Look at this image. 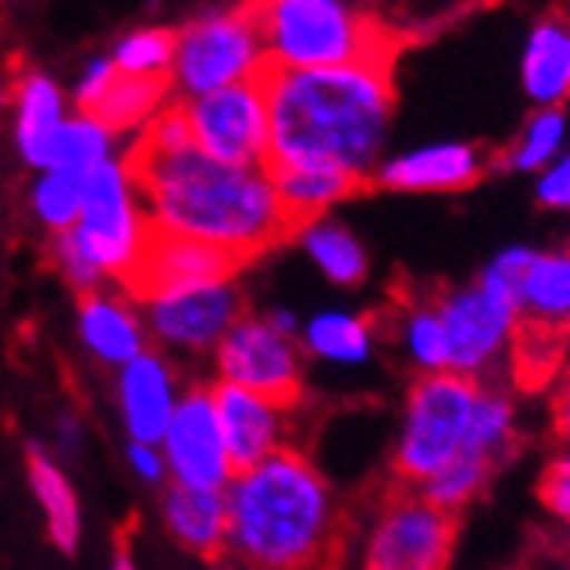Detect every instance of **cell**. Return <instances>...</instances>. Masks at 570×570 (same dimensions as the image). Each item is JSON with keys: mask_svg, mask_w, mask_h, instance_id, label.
I'll use <instances>...</instances> for the list:
<instances>
[{"mask_svg": "<svg viewBox=\"0 0 570 570\" xmlns=\"http://www.w3.org/2000/svg\"><path fill=\"white\" fill-rule=\"evenodd\" d=\"M533 198L547 213H570V147L533 175Z\"/></svg>", "mask_w": 570, "mask_h": 570, "instance_id": "obj_37", "label": "cell"}, {"mask_svg": "<svg viewBox=\"0 0 570 570\" xmlns=\"http://www.w3.org/2000/svg\"><path fill=\"white\" fill-rule=\"evenodd\" d=\"M271 69L390 59L386 31L355 0H249Z\"/></svg>", "mask_w": 570, "mask_h": 570, "instance_id": "obj_5", "label": "cell"}, {"mask_svg": "<svg viewBox=\"0 0 570 570\" xmlns=\"http://www.w3.org/2000/svg\"><path fill=\"white\" fill-rule=\"evenodd\" d=\"M117 76H120V72H117L114 59H107V56L89 59L86 69H82L79 79H76V102H79V110H82V114H92V110H96V102L110 92V86H114Z\"/></svg>", "mask_w": 570, "mask_h": 570, "instance_id": "obj_38", "label": "cell"}, {"mask_svg": "<svg viewBox=\"0 0 570 570\" xmlns=\"http://www.w3.org/2000/svg\"><path fill=\"white\" fill-rule=\"evenodd\" d=\"M236 271H243V264L219 246L150 229L147 246H144L140 261H137V267L124 287L144 301L150 294H165V291L233 281Z\"/></svg>", "mask_w": 570, "mask_h": 570, "instance_id": "obj_15", "label": "cell"}, {"mask_svg": "<svg viewBox=\"0 0 570 570\" xmlns=\"http://www.w3.org/2000/svg\"><path fill=\"white\" fill-rule=\"evenodd\" d=\"M114 140H117V134L110 127H102L96 117H89V114L69 117L62 134H59V144H56V154H51L48 168H66V171L86 175L99 161L114 158Z\"/></svg>", "mask_w": 570, "mask_h": 570, "instance_id": "obj_33", "label": "cell"}, {"mask_svg": "<svg viewBox=\"0 0 570 570\" xmlns=\"http://www.w3.org/2000/svg\"><path fill=\"white\" fill-rule=\"evenodd\" d=\"M191 144L226 165H267L271 114L264 82L249 79L181 102Z\"/></svg>", "mask_w": 570, "mask_h": 570, "instance_id": "obj_11", "label": "cell"}, {"mask_svg": "<svg viewBox=\"0 0 570 570\" xmlns=\"http://www.w3.org/2000/svg\"><path fill=\"white\" fill-rule=\"evenodd\" d=\"M127 168L154 233L219 246L239 264L294 236L267 165H226L195 144L154 147L140 140Z\"/></svg>", "mask_w": 570, "mask_h": 570, "instance_id": "obj_2", "label": "cell"}, {"mask_svg": "<svg viewBox=\"0 0 570 570\" xmlns=\"http://www.w3.org/2000/svg\"><path fill=\"white\" fill-rule=\"evenodd\" d=\"M127 469L144 485H168V464L158 441H127Z\"/></svg>", "mask_w": 570, "mask_h": 570, "instance_id": "obj_39", "label": "cell"}, {"mask_svg": "<svg viewBox=\"0 0 570 570\" xmlns=\"http://www.w3.org/2000/svg\"><path fill=\"white\" fill-rule=\"evenodd\" d=\"M550 424H553V434L560 438V444L570 451V370L557 380V386L550 393Z\"/></svg>", "mask_w": 570, "mask_h": 570, "instance_id": "obj_40", "label": "cell"}, {"mask_svg": "<svg viewBox=\"0 0 570 570\" xmlns=\"http://www.w3.org/2000/svg\"><path fill=\"white\" fill-rule=\"evenodd\" d=\"M438 318L448 342V373L485 383L502 366L512 342L523 328V311L515 301L485 291L482 284H464L434 297Z\"/></svg>", "mask_w": 570, "mask_h": 570, "instance_id": "obj_8", "label": "cell"}, {"mask_svg": "<svg viewBox=\"0 0 570 570\" xmlns=\"http://www.w3.org/2000/svg\"><path fill=\"white\" fill-rule=\"evenodd\" d=\"M533 246H523V243H512V246H502L492 261L482 267V274L475 277V284H482L485 291L499 294V297H509L520 304V287H523V274L533 261Z\"/></svg>", "mask_w": 570, "mask_h": 570, "instance_id": "obj_35", "label": "cell"}, {"mask_svg": "<svg viewBox=\"0 0 570 570\" xmlns=\"http://www.w3.org/2000/svg\"><path fill=\"white\" fill-rule=\"evenodd\" d=\"M267 72V48L249 4L209 11L175 35L171 82L181 99H198L216 89L261 79Z\"/></svg>", "mask_w": 570, "mask_h": 570, "instance_id": "obj_7", "label": "cell"}, {"mask_svg": "<svg viewBox=\"0 0 570 570\" xmlns=\"http://www.w3.org/2000/svg\"><path fill=\"white\" fill-rule=\"evenodd\" d=\"M110 570H144V567L137 563V557L130 550H117L114 560H110Z\"/></svg>", "mask_w": 570, "mask_h": 570, "instance_id": "obj_42", "label": "cell"}, {"mask_svg": "<svg viewBox=\"0 0 570 570\" xmlns=\"http://www.w3.org/2000/svg\"><path fill=\"white\" fill-rule=\"evenodd\" d=\"M158 444L168 464V482L226 492L236 475L216 417L213 386H191L181 393L175 417Z\"/></svg>", "mask_w": 570, "mask_h": 570, "instance_id": "obj_13", "label": "cell"}, {"mask_svg": "<svg viewBox=\"0 0 570 570\" xmlns=\"http://www.w3.org/2000/svg\"><path fill=\"white\" fill-rule=\"evenodd\" d=\"M28 485L45 512L48 540L59 550L72 553L82 540V509L72 479L66 475L62 461L45 451L41 444L28 448Z\"/></svg>", "mask_w": 570, "mask_h": 570, "instance_id": "obj_22", "label": "cell"}, {"mask_svg": "<svg viewBox=\"0 0 570 570\" xmlns=\"http://www.w3.org/2000/svg\"><path fill=\"white\" fill-rule=\"evenodd\" d=\"M281 335H291V338H301V315H297V311L294 307H287V304H277V307H271L267 311V315H264Z\"/></svg>", "mask_w": 570, "mask_h": 570, "instance_id": "obj_41", "label": "cell"}, {"mask_svg": "<svg viewBox=\"0 0 570 570\" xmlns=\"http://www.w3.org/2000/svg\"><path fill=\"white\" fill-rule=\"evenodd\" d=\"M216 383L264 393L284 406H294L304 390L301 342L281 335L264 315H243L219 348L213 352Z\"/></svg>", "mask_w": 570, "mask_h": 570, "instance_id": "obj_10", "label": "cell"}, {"mask_svg": "<svg viewBox=\"0 0 570 570\" xmlns=\"http://www.w3.org/2000/svg\"><path fill=\"white\" fill-rule=\"evenodd\" d=\"M82 181L86 175L66 168H45L31 188V209L41 226L51 233H66L82 213Z\"/></svg>", "mask_w": 570, "mask_h": 570, "instance_id": "obj_32", "label": "cell"}, {"mask_svg": "<svg viewBox=\"0 0 570 570\" xmlns=\"http://www.w3.org/2000/svg\"><path fill=\"white\" fill-rule=\"evenodd\" d=\"M492 472H495L492 461H485L479 454H469V451H461L451 464H444V469L434 479H428L424 485H417V492L428 502H434L438 509L458 515L464 505H472L485 492V485L492 482Z\"/></svg>", "mask_w": 570, "mask_h": 570, "instance_id": "obj_31", "label": "cell"}, {"mask_svg": "<svg viewBox=\"0 0 570 570\" xmlns=\"http://www.w3.org/2000/svg\"><path fill=\"white\" fill-rule=\"evenodd\" d=\"M150 223L127 161L110 158L86 171L82 213L72 229L56 233V267L76 294L102 291L107 281L127 284L147 246Z\"/></svg>", "mask_w": 570, "mask_h": 570, "instance_id": "obj_4", "label": "cell"}, {"mask_svg": "<svg viewBox=\"0 0 570 570\" xmlns=\"http://www.w3.org/2000/svg\"><path fill=\"white\" fill-rule=\"evenodd\" d=\"M79 342L99 366L120 370L140 352H147V325L140 311L117 291H92L79 301L76 315Z\"/></svg>", "mask_w": 570, "mask_h": 570, "instance_id": "obj_18", "label": "cell"}, {"mask_svg": "<svg viewBox=\"0 0 570 570\" xmlns=\"http://www.w3.org/2000/svg\"><path fill=\"white\" fill-rule=\"evenodd\" d=\"M475 396L479 383L458 373L417 376V383L406 390L393 444V472L403 485H424L464 451Z\"/></svg>", "mask_w": 570, "mask_h": 570, "instance_id": "obj_6", "label": "cell"}, {"mask_svg": "<svg viewBox=\"0 0 570 570\" xmlns=\"http://www.w3.org/2000/svg\"><path fill=\"white\" fill-rule=\"evenodd\" d=\"M66 120L69 117H66L62 89L41 72L24 76V82L18 86V102H14V140H18L21 158L31 168L45 171L51 165V154H56Z\"/></svg>", "mask_w": 570, "mask_h": 570, "instance_id": "obj_21", "label": "cell"}, {"mask_svg": "<svg viewBox=\"0 0 570 570\" xmlns=\"http://www.w3.org/2000/svg\"><path fill=\"white\" fill-rule=\"evenodd\" d=\"M175 62V35L165 28H144L117 41L114 66L124 76H147L165 79Z\"/></svg>", "mask_w": 570, "mask_h": 570, "instance_id": "obj_34", "label": "cell"}, {"mask_svg": "<svg viewBox=\"0 0 570 570\" xmlns=\"http://www.w3.org/2000/svg\"><path fill=\"white\" fill-rule=\"evenodd\" d=\"M489 168L492 158L472 140H431L386 154L373 181L406 195H451L479 185Z\"/></svg>", "mask_w": 570, "mask_h": 570, "instance_id": "obj_14", "label": "cell"}, {"mask_svg": "<svg viewBox=\"0 0 570 570\" xmlns=\"http://www.w3.org/2000/svg\"><path fill=\"white\" fill-rule=\"evenodd\" d=\"M168 96V79H147V76H117L110 92L96 102V117L102 127H110L114 134L130 130L144 124L154 110L161 107V99Z\"/></svg>", "mask_w": 570, "mask_h": 570, "instance_id": "obj_30", "label": "cell"}, {"mask_svg": "<svg viewBox=\"0 0 570 570\" xmlns=\"http://www.w3.org/2000/svg\"><path fill=\"white\" fill-rule=\"evenodd\" d=\"M297 342L307 355L328 362V366L355 370V366H366L373 358L376 328L366 315H358V311L325 307V311H315L311 318H304Z\"/></svg>", "mask_w": 570, "mask_h": 570, "instance_id": "obj_23", "label": "cell"}, {"mask_svg": "<svg viewBox=\"0 0 570 570\" xmlns=\"http://www.w3.org/2000/svg\"><path fill=\"white\" fill-rule=\"evenodd\" d=\"M181 383L168 352H140L117 370V406L127 441H161L181 400Z\"/></svg>", "mask_w": 570, "mask_h": 570, "instance_id": "obj_17", "label": "cell"}, {"mask_svg": "<svg viewBox=\"0 0 570 570\" xmlns=\"http://www.w3.org/2000/svg\"><path fill=\"white\" fill-rule=\"evenodd\" d=\"M520 89L530 107H570V18L547 14L530 24L520 48Z\"/></svg>", "mask_w": 570, "mask_h": 570, "instance_id": "obj_20", "label": "cell"}, {"mask_svg": "<svg viewBox=\"0 0 570 570\" xmlns=\"http://www.w3.org/2000/svg\"><path fill=\"white\" fill-rule=\"evenodd\" d=\"M458 543V515L417 489L393 492L362 543V570H448Z\"/></svg>", "mask_w": 570, "mask_h": 570, "instance_id": "obj_9", "label": "cell"}, {"mask_svg": "<svg viewBox=\"0 0 570 570\" xmlns=\"http://www.w3.org/2000/svg\"><path fill=\"white\" fill-rule=\"evenodd\" d=\"M209 570H243V567H239V563H226V560H213Z\"/></svg>", "mask_w": 570, "mask_h": 570, "instance_id": "obj_43", "label": "cell"}, {"mask_svg": "<svg viewBox=\"0 0 570 570\" xmlns=\"http://www.w3.org/2000/svg\"><path fill=\"white\" fill-rule=\"evenodd\" d=\"M396 338L410 366L421 376L431 373H448V342H444V325L438 318L434 297L431 301H410L396 322Z\"/></svg>", "mask_w": 570, "mask_h": 570, "instance_id": "obj_29", "label": "cell"}, {"mask_svg": "<svg viewBox=\"0 0 570 570\" xmlns=\"http://www.w3.org/2000/svg\"><path fill=\"white\" fill-rule=\"evenodd\" d=\"M515 438H520V424H515V400L492 383H479V396L472 406V424L464 451L479 454L492 464H502L515 451Z\"/></svg>", "mask_w": 570, "mask_h": 570, "instance_id": "obj_28", "label": "cell"}, {"mask_svg": "<svg viewBox=\"0 0 570 570\" xmlns=\"http://www.w3.org/2000/svg\"><path fill=\"white\" fill-rule=\"evenodd\" d=\"M570 147V110L537 107L502 147L495 165L509 175H540L550 161Z\"/></svg>", "mask_w": 570, "mask_h": 570, "instance_id": "obj_26", "label": "cell"}, {"mask_svg": "<svg viewBox=\"0 0 570 570\" xmlns=\"http://www.w3.org/2000/svg\"><path fill=\"white\" fill-rule=\"evenodd\" d=\"M226 553L243 570H311L328 557L338 502L318 464L281 448L226 485Z\"/></svg>", "mask_w": 570, "mask_h": 570, "instance_id": "obj_3", "label": "cell"}, {"mask_svg": "<svg viewBox=\"0 0 570 570\" xmlns=\"http://www.w3.org/2000/svg\"><path fill=\"white\" fill-rule=\"evenodd\" d=\"M165 533L191 557L219 560L226 553L229 512L223 489H191L168 482L158 502Z\"/></svg>", "mask_w": 570, "mask_h": 570, "instance_id": "obj_19", "label": "cell"}, {"mask_svg": "<svg viewBox=\"0 0 570 570\" xmlns=\"http://www.w3.org/2000/svg\"><path fill=\"white\" fill-rule=\"evenodd\" d=\"M147 335L175 355H213L226 332L246 315L236 281H216L140 301Z\"/></svg>", "mask_w": 570, "mask_h": 570, "instance_id": "obj_12", "label": "cell"}, {"mask_svg": "<svg viewBox=\"0 0 570 570\" xmlns=\"http://www.w3.org/2000/svg\"><path fill=\"white\" fill-rule=\"evenodd\" d=\"M213 400H216V417H219L223 441H226V451H229V461L236 472L253 469V464H261L264 458L287 448V410L291 406H284L264 393L229 386V383H216Z\"/></svg>", "mask_w": 570, "mask_h": 570, "instance_id": "obj_16", "label": "cell"}, {"mask_svg": "<svg viewBox=\"0 0 570 570\" xmlns=\"http://www.w3.org/2000/svg\"><path fill=\"white\" fill-rule=\"evenodd\" d=\"M271 147L267 168H325L370 185L393 130L396 89L390 59L325 69H271L261 76Z\"/></svg>", "mask_w": 570, "mask_h": 570, "instance_id": "obj_1", "label": "cell"}, {"mask_svg": "<svg viewBox=\"0 0 570 570\" xmlns=\"http://www.w3.org/2000/svg\"><path fill=\"white\" fill-rule=\"evenodd\" d=\"M277 195L284 202V209L294 223V229L307 219L328 216L335 205H342L348 195H355L362 185L352 181L342 171H325V168H281L271 171Z\"/></svg>", "mask_w": 570, "mask_h": 570, "instance_id": "obj_27", "label": "cell"}, {"mask_svg": "<svg viewBox=\"0 0 570 570\" xmlns=\"http://www.w3.org/2000/svg\"><path fill=\"white\" fill-rule=\"evenodd\" d=\"M301 249L315 271L335 287H358L370 277V253L362 239L338 219L318 216L294 229Z\"/></svg>", "mask_w": 570, "mask_h": 570, "instance_id": "obj_24", "label": "cell"}, {"mask_svg": "<svg viewBox=\"0 0 570 570\" xmlns=\"http://www.w3.org/2000/svg\"><path fill=\"white\" fill-rule=\"evenodd\" d=\"M523 325L570 332V249H537L520 287Z\"/></svg>", "mask_w": 570, "mask_h": 570, "instance_id": "obj_25", "label": "cell"}, {"mask_svg": "<svg viewBox=\"0 0 570 570\" xmlns=\"http://www.w3.org/2000/svg\"><path fill=\"white\" fill-rule=\"evenodd\" d=\"M537 499L557 523L570 527V451H560L543 464Z\"/></svg>", "mask_w": 570, "mask_h": 570, "instance_id": "obj_36", "label": "cell"}]
</instances>
